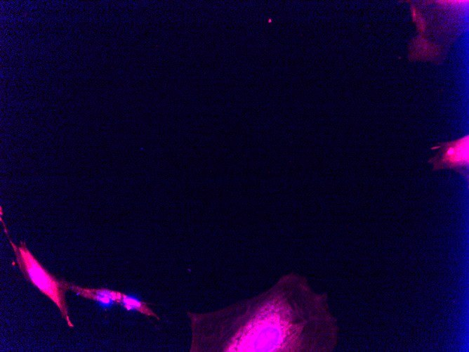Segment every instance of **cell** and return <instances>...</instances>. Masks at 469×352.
<instances>
[{"instance_id":"6da1fadb","label":"cell","mask_w":469,"mask_h":352,"mask_svg":"<svg viewBox=\"0 0 469 352\" xmlns=\"http://www.w3.org/2000/svg\"><path fill=\"white\" fill-rule=\"evenodd\" d=\"M302 277L291 273L254 298L207 313L187 312L191 351H306Z\"/></svg>"},{"instance_id":"7a4b0ae2","label":"cell","mask_w":469,"mask_h":352,"mask_svg":"<svg viewBox=\"0 0 469 352\" xmlns=\"http://www.w3.org/2000/svg\"><path fill=\"white\" fill-rule=\"evenodd\" d=\"M4 229L15 252L16 263L22 274L44 294L53 301L59 308L61 315L66 320L67 325L70 327H73L74 325L70 319L68 306L65 299V292L70 289L71 290L72 284L63 280H59L52 275L29 252L25 242H20V246L17 247L11 240L6 228Z\"/></svg>"},{"instance_id":"3957f363","label":"cell","mask_w":469,"mask_h":352,"mask_svg":"<svg viewBox=\"0 0 469 352\" xmlns=\"http://www.w3.org/2000/svg\"><path fill=\"white\" fill-rule=\"evenodd\" d=\"M468 139L467 135L432 148V150L438 149L436 155L428 160L433 166L432 171L454 169L468 180Z\"/></svg>"},{"instance_id":"277c9868","label":"cell","mask_w":469,"mask_h":352,"mask_svg":"<svg viewBox=\"0 0 469 352\" xmlns=\"http://www.w3.org/2000/svg\"><path fill=\"white\" fill-rule=\"evenodd\" d=\"M123 307L127 310H136L137 311L143 313L147 316H152L159 320V318L152 310L147 306L146 302L141 301L133 297L128 296L122 293V296L119 302Z\"/></svg>"}]
</instances>
